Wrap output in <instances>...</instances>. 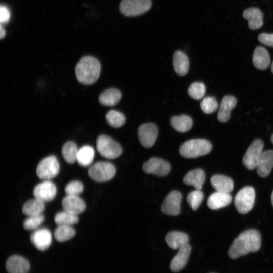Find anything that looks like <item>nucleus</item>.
<instances>
[{"label":"nucleus","mask_w":273,"mask_h":273,"mask_svg":"<svg viewBox=\"0 0 273 273\" xmlns=\"http://www.w3.org/2000/svg\"><path fill=\"white\" fill-rule=\"evenodd\" d=\"M260 233L255 229H249L241 233L234 239L229 250L230 258L235 259L250 252H256L261 247Z\"/></svg>","instance_id":"1"},{"label":"nucleus","mask_w":273,"mask_h":273,"mask_svg":"<svg viewBox=\"0 0 273 273\" xmlns=\"http://www.w3.org/2000/svg\"><path fill=\"white\" fill-rule=\"evenodd\" d=\"M101 66L99 61L92 56H84L75 67V75L77 80L85 85H91L99 78Z\"/></svg>","instance_id":"2"},{"label":"nucleus","mask_w":273,"mask_h":273,"mask_svg":"<svg viewBox=\"0 0 273 273\" xmlns=\"http://www.w3.org/2000/svg\"><path fill=\"white\" fill-rule=\"evenodd\" d=\"M211 143L203 139H194L184 142L179 153L185 158H195L208 154L212 149Z\"/></svg>","instance_id":"3"},{"label":"nucleus","mask_w":273,"mask_h":273,"mask_svg":"<svg viewBox=\"0 0 273 273\" xmlns=\"http://www.w3.org/2000/svg\"><path fill=\"white\" fill-rule=\"evenodd\" d=\"M96 148L101 156L108 159L116 158L122 153L120 145L105 135H101L97 138Z\"/></svg>","instance_id":"4"},{"label":"nucleus","mask_w":273,"mask_h":273,"mask_svg":"<svg viewBox=\"0 0 273 273\" xmlns=\"http://www.w3.org/2000/svg\"><path fill=\"white\" fill-rule=\"evenodd\" d=\"M255 199V191L250 186L241 189L235 197L234 204L238 212L246 214L253 208Z\"/></svg>","instance_id":"5"},{"label":"nucleus","mask_w":273,"mask_h":273,"mask_svg":"<svg viewBox=\"0 0 273 273\" xmlns=\"http://www.w3.org/2000/svg\"><path fill=\"white\" fill-rule=\"evenodd\" d=\"M88 172L89 177L94 181L105 182L113 178L116 169L111 163L98 162L89 167Z\"/></svg>","instance_id":"6"},{"label":"nucleus","mask_w":273,"mask_h":273,"mask_svg":"<svg viewBox=\"0 0 273 273\" xmlns=\"http://www.w3.org/2000/svg\"><path fill=\"white\" fill-rule=\"evenodd\" d=\"M60 165L55 156H49L41 160L36 168V174L44 180H50L55 177L59 173Z\"/></svg>","instance_id":"7"},{"label":"nucleus","mask_w":273,"mask_h":273,"mask_svg":"<svg viewBox=\"0 0 273 273\" xmlns=\"http://www.w3.org/2000/svg\"><path fill=\"white\" fill-rule=\"evenodd\" d=\"M151 6V0H122L119 9L124 15L132 17L146 12Z\"/></svg>","instance_id":"8"},{"label":"nucleus","mask_w":273,"mask_h":273,"mask_svg":"<svg viewBox=\"0 0 273 273\" xmlns=\"http://www.w3.org/2000/svg\"><path fill=\"white\" fill-rule=\"evenodd\" d=\"M263 143L260 139H255L250 145L242 159L243 165L249 170L256 168L263 153Z\"/></svg>","instance_id":"9"},{"label":"nucleus","mask_w":273,"mask_h":273,"mask_svg":"<svg viewBox=\"0 0 273 273\" xmlns=\"http://www.w3.org/2000/svg\"><path fill=\"white\" fill-rule=\"evenodd\" d=\"M142 169L145 173L158 176H165L170 171L169 163L163 159L153 157L144 163Z\"/></svg>","instance_id":"10"},{"label":"nucleus","mask_w":273,"mask_h":273,"mask_svg":"<svg viewBox=\"0 0 273 273\" xmlns=\"http://www.w3.org/2000/svg\"><path fill=\"white\" fill-rule=\"evenodd\" d=\"M181 194L177 191L171 192L165 198L161 206V210L165 214L177 216L180 213Z\"/></svg>","instance_id":"11"},{"label":"nucleus","mask_w":273,"mask_h":273,"mask_svg":"<svg viewBox=\"0 0 273 273\" xmlns=\"http://www.w3.org/2000/svg\"><path fill=\"white\" fill-rule=\"evenodd\" d=\"M138 134L141 145L145 148H150L156 141L158 129L155 124L146 123L139 126Z\"/></svg>","instance_id":"12"},{"label":"nucleus","mask_w":273,"mask_h":273,"mask_svg":"<svg viewBox=\"0 0 273 273\" xmlns=\"http://www.w3.org/2000/svg\"><path fill=\"white\" fill-rule=\"evenodd\" d=\"M33 194L35 198L43 202H48L55 197L57 188L56 185L50 180H44L34 187Z\"/></svg>","instance_id":"13"},{"label":"nucleus","mask_w":273,"mask_h":273,"mask_svg":"<svg viewBox=\"0 0 273 273\" xmlns=\"http://www.w3.org/2000/svg\"><path fill=\"white\" fill-rule=\"evenodd\" d=\"M30 240L38 250L44 251L52 243V234L46 228L37 229L31 235Z\"/></svg>","instance_id":"14"},{"label":"nucleus","mask_w":273,"mask_h":273,"mask_svg":"<svg viewBox=\"0 0 273 273\" xmlns=\"http://www.w3.org/2000/svg\"><path fill=\"white\" fill-rule=\"evenodd\" d=\"M62 206L64 210L76 215L83 213L86 209L84 200L75 195H66L62 200Z\"/></svg>","instance_id":"15"},{"label":"nucleus","mask_w":273,"mask_h":273,"mask_svg":"<svg viewBox=\"0 0 273 273\" xmlns=\"http://www.w3.org/2000/svg\"><path fill=\"white\" fill-rule=\"evenodd\" d=\"M6 268L9 273H28L30 269V264L26 258L15 255L8 259Z\"/></svg>","instance_id":"16"},{"label":"nucleus","mask_w":273,"mask_h":273,"mask_svg":"<svg viewBox=\"0 0 273 273\" xmlns=\"http://www.w3.org/2000/svg\"><path fill=\"white\" fill-rule=\"evenodd\" d=\"M243 17L248 20V27L250 29H258L263 24V13L257 8L252 7L245 10L243 13Z\"/></svg>","instance_id":"17"},{"label":"nucleus","mask_w":273,"mask_h":273,"mask_svg":"<svg viewBox=\"0 0 273 273\" xmlns=\"http://www.w3.org/2000/svg\"><path fill=\"white\" fill-rule=\"evenodd\" d=\"M232 197L229 193L217 192L211 194L207 200L208 207L212 210H216L229 205Z\"/></svg>","instance_id":"18"},{"label":"nucleus","mask_w":273,"mask_h":273,"mask_svg":"<svg viewBox=\"0 0 273 273\" xmlns=\"http://www.w3.org/2000/svg\"><path fill=\"white\" fill-rule=\"evenodd\" d=\"M236 98L231 95L224 96L221 100L217 119L221 122H225L231 116V112L237 104Z\"/></svg>","instance_id":"19"},{"label":"nucleus","mask_w":273,"mask_h":273,"mask_svg":"<svg viewBox=\"0 0 273 273\" xmlns=\"http://www.w3.org/2000/svg\"><path fill=\"white\" fill-rule=\"evenodd\" d=\"M272 168L273 150H268L263 152L256 167L257 174L261 177H266Z\"/></svg>","instance_id":"20"},{"label":"nucleus","mask_w":273,"mask_h":273,"mask_svg":"<svg viewBox=\"0 0 273 273\" xmlns=\"http://www.w3.org/2000/svg\"><path fill=\"white\" fill-rule=\"evenodd\" d=\"M191 250V247L188 244L179 249L177 254L173 258L170 264V268L172 271H179L185 267L188 261Z\"/></svg>","instance_id":"21"},{"label":"nucleus","mask_w":273,"mask_h":273,"mask_svg":"<svg viewBox=\"0 0 273 273\" xmlns=\"http://www.w3.org/2000/svg\"><path fill=\"white\" fill-rule=\"evenodd\" d=\"M253 63L254 66L259 70L267 69L270 62V56L267 51L263 47H256L253 55Z\"/></svg>","instance_id":"22"},{"label":"nucleus","mask_w":273,"mask_h":273,"mask_svg":"<svg viewBox=\"0 0 273 273\" xmlns=\"http://www.w3.org/2000/svg\"><path fill=\"white\" fill-rule=\"evenodd\" d=\"M205 179L204 171L201 169H196L188 172L183 178V182L192 186L196 190H201Z\"/></svg>","instance_id":"23"},{"label":"nucleus","mask_w":273,"mask_h":273,"mask_svg":"<svg viewBox=\"0 0 273 273\" xmlns=\"http://www.w3.org/2000/svg\"><path fill=\"white\" fill-rule=\"evenodd\" d=\"M189 240L186 234L177 231L171 232L165 237L167 244L173 249H179L188 244Z\"/></svg>","instance_id":"24"},{"label":"nucleus","mask_w":273,"mask_h":273,"mask_svg":"<svg viewBox=\"0 0 273 273\" xmlns=\"http://www.w3.org/2000/svg\"><path fill=\"white\" fill-rule=\"evenodd\" d=\"M173 67L176 73L183 76L187 74L189 67V59L183 52L176 51L173 58Z\"/></svg>","instance_id":"25"},{"label":"nucleus","mask_w":273,"mask_h":273,"mask_svg":"<svg viewBox=\"0 0 273 273\" xmlns=\"http://www.w3.org/2000/svg\"><path fill=\"white\" fill-rule=\"evenodd\" d=\"M211 184L217 192L230 193L234 188L233 181L222 175H214L211 178Z\"/></svg>","instance_id":"26"},{"label":"nucleus","mask_w":273,"mask_h":273,"mask_svg":"<svg viewBox=\"0 0 273 273\" xmlns=\"http://www.w3.org/2000/svg\"><path fill=\"white\" fill-rule=\"evenodd\" d=\"M44 210V202L36 198L26 201L22 208L23 213L28 216L42 214Z\"/></svg>","instance_id":"27"},{"label":"nucleus","mask_w":273,"mask_h":273,"mask_svg":"<svg viewBox=\"0 0 273 273\" xmlns=\"http://www.w3.org/2000/svg\"><path fill=\"white\" fill-rule=\"evenodd\" d=\"M121 98V92L115 88H110L102 92L99 96L101 104L111 106L116 105Z\"/></svg>","instance_id":"28"},{"label":"nucleus","mask_w":273,"mask_h":273,"mask_svg":"<svg viewBox=\"0 0 273 273\" xmlns=\"http://www.w3.org/2000/svg\"><path fill=\"white\" fill-rule=\"evenodd\" d=\"M170 124L176 131L186 132L192 127L193 121L189 116L181 115L172 117L170 119Z\"/></svg>","instance_id":"29"},{"label":"nucleus","mask_w":273,"mask_h":273,"mask_svg":"<svg viewBox=\"0 0 273 273\" xmlns=\"http://www.w3.org/2000/svg\"><path fill=\"white\" fill-rule=\"evenodd\" d=\"M94 155L95 152L92 147L83 146L78 149L77 161L81 166H89L93 161Z\"/></svg>","instance_id":"30"},{"label":"nucleus","mask_w":273,"mask_h":273,"mask_svg":"<svg viewBox=\"0 0 273 273\" xmlns=\"http://www.w3.org/2000/svg\"><path fill=\"white\" fill-rule=\"evenodd\" d=\"M78 149L76 144L71 141L65 143L62 148V154L66 162L72 164L77 161Z\"/></svg>","instance_id":"31"},{"label":"nucleus","mask_w":273,"mask_h":273,"mask_svg":"<svg viewBox=\"0 0 273 273\" xmlns=\"http://www.w3.org/2000/svg\"><path fill=\"white\" fill-rule=\"evenodd\" d=\"M54 221L58 225L71 226L78 223L79 218L78 215L64 210L55 215Z\"/></svg>","instance_id":"32"},{"label":"nucleus","mask_w":273,"mask_h":273,"mask_svg":"<svg viewBox=\"0 0 273 273\" xmlns=\"http://www.w3.org/2000/svg\"><path fill=\"white\" fill-rule=\"evenodd\" d=\"M75 230L71 226L58 225L54 232V237L58 242L67 241L74 236Z\"/></svg>","instance_id":"33"},{"label":"nucleus","mask_w":273,"mask_h":273,"mask_svg":"<svg viewBox=\"0 0 273 273\" xmlns=\"http://www.w3.org/2000/svg\"><path fill=\"white\" fill-rule=\"evenodd\" d=\"M106 119L108 124L114 128H119L124 125L125 122L124 115L121 112L110 110L106 115Z\"/></svg>","instance_id":"34"},{"label":"nucleus","mask_w":273,"mask_h":273,"mask_svg":"<svg viewBox=\"0 0 273 273\" xmlns=\"http://www.w3.org/2000/svg\"><path fill=\"white\" fill-rule=\"evenodd\" d=\"M203 197V193L200 190L195 189L188 194L187 200L190 207L195 211L201 204Z\"/></svg>","instance_id":"35"},{"label":"nucleus","mask_w":273,"mask_h":273,"mask_svg":"<svg viewBox=\"0 0 273 273\" xmlns=\"http://www.w3.org/2000/svg\"><path fill=\"white\" fill-rule=\"evenodd\" d=\"M202 111L206 114H211L215 111L218 107V103L214 97L204 98L200 103Z\"/></svg>","instance_id":"36"},{"label":"nucleus","mask_w":273,"mask_h":273,"mask_svg":"<svg viewBox=\"0 0 273 273\" xmlns=\"http://www.w3.org/2000/svg\"><path fill=\"white\" fill-rule=\"evenodd\" d=\"M206 92L205 85L202 82H194L189 87L188 93L192 98L196 100L201 99Z\"/></svg>","instance_id":"37"},{"label":"nucleus","mask_w":273,"mask_h":273,"mask_svg":"<svg viewBox=\"0 0 273 273\" xmlns=\"http://www.w3.org/2000/svg\"><path fill=\"white\" fill-rule=\"evenodd\" d=\"M45 217L42 214L30 216L26 219L23 224L26 230H36L43 223Z\"/></svg>","instance_id":"38"},{"label":"nucleus","mask_w":273,"mask_h":273,"mask_svg":"<svg viewBox=\"0 0 273 273\" xmlns=\"http://www.w3.org/2000/svg\"><path fill=\"white\" fill-rule=\"evenodd\" d=\"M83 191V185L79 181L75 180L68 183L65 187L67 195L79 196Z\"/></svg>","instance_id":"39"},{"label":"nucleus","mask_w":273,"mask_h":273,"mask_svg":"<svg viewBox=\"0 0 273 273\" xmlns=\"http://www.w3.org/2000/svg\"><path fill=\"white\" fill-rule=\"evenodd\" d=\"M258 40L264 45L273 47V34L261 33L258 36Z\"/></svg>","instance_id":"40"},{"label":"nucleus","mask_w":273,"mask_h":273,"mask_svg":"<svg viewBox=\"0 0 273 273\" xmlns=\"http://www.w3.org/2000/svg\"><path fill=\"white\" fill-rule=\"evenodd\" d=\"M10 18V13L9 9L5 5L0 7V21L1 24L7 23Z\"/></svg>","instance_id":"41"},{"label":"nucleus","mask_w":273,"mask_h":273,"mask_svg":"<svg viewBox=\"0 0 273 273\" xmlns=\"http://www.w3.org/2000/svg\"><path fill=\"white\" fill-rule=\"evenodd\" d=\"M5 34H6L5 30L3 28V27H2V25H1V27H0V38H1V39H3L5 37Z\"/></svg>","instance_id":"42"},{"label":"nucleus","mask_w":273,"mask_h":273,"mask_svg":"<svg viewBox=\"0 0 273 273\" xmlns=\"http://www.w3.org/2000/svg\"><path fill=\"white\" fill-rule=\"evenodd\" d=\"M271 203L273 206V191L271 196Z\"/></svg>","instance_id":"43"},{"label":"nucleus","mask_w":273,"mask_h":273,"mask_svg":"<svg viewBox=\"0 0 273 273\" xmlns=\"http://www.w3.org/2000/svg\"><path fill=\"white\" fill-rule=\"evenodd\" d=\"M271 70L272 72L273 73V62L271 64Z\"/></svg>","instance_id":"44"},{"label":"nucleus","mask_w":273,"mask_h":273,"mask_svg":"<svg viewBox=\"0 0 273 273\" xmlns=\"http://www.w3.org/2000/svg\"><path fill=\"white\" fill-rule=\"evenodd\" d=\"M270 139H271V142H272V143L273 144V134L271 135Z\"/></svg>","instance_id":"45"}]
</instances>
